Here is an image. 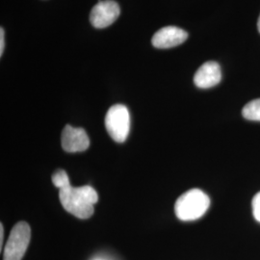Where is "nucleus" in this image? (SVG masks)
<instances>
[{
	"instance_id": "nucleus-1",
	"label": "nucleus",
	"mask_w": 260,
	"mask_h": 260,
	"mask_svg": "<svg viewBox=\"0 0 260 260\" xmlns=\"http://www.w3.org/2000/svg\"><path fill=\"white\" fill-rule=\"evenodd\" d=\"M60 202L69 213L79 219H88L93 214L99 195L92 186L67 187L59 192Z\"/></svg>"
},
{
	"instance_id": "nucleus-2",
	"label": "nucleus",
	"mask_w": 260,
	"mask_h": 260,
	"mask_svg": "<svg viewBox=\"0 0 260 260\" xmlns=\"http://www.w3.org/2000/svg\"><path fill=\"white\" fill-rule=\"evenodd\" d=\"M210 205V199L200 189H191L177 199L175 212L181 221H195L205 215Z\"/></svg>"
},
{
	"instance_id": "nucleus-3",
	"label": "nucleus",
	"mask_w": 260,
	"mask_h": 260,
	"mask_svg": "<svg viewBox=\"0 0 260 260\" xmlns=\"http://www.w3.org/2000/svg\"><path fill=\"white\" fill-rule=\"evenodd\" d=\"M105 126L110 137L117 143H123L130 129V115L127 107L116 104L109 108L105 117Z\"/></svg>"
},
{
	"instance_id": "nucleus-4",
	"label": "nucleus",
	"mask_w": 260,
	"mask_h": 260,
	"mask_svg": "<svg viewBox=\"0 0 260 260\" xmlns=\"http://www.w3.org/2000/svg\"><path fill=\"white\" fill-rule=\"evenodd\" d=\"M31 238V230L27 223H16L10 233L8 241L4 248L3 260H21Z\"/></svg>"
},
{
	"instance_id": "nucleus-5",
	"label": "nucleus",
	"mask_w": 260,
	"mask_h": 260,
	"mask_svg": "<svg viewBox=\"0 0 260 260\" xmlns=\"http://www.w3.org/2000/svg\"><path fill=\"white\" fill-rule=\"evenodd\" d=\"M120 13L121 9L117 2L113 0H100L91 11L90 20L93 27H108L119 18Z\"/></svg>"
},
{
	"instance_id": "nucleus-6",
	"label": "nucleus",
	"mask_w": 260,
	"mask_h": 260,
	"mask_svg": "<svg viewBox=\"0 0 260 260\" xmlns=\"http://www.w3.org/2000/svg\"><path fill=\"white\" fill-rule=\"evenodd\" d=\"M62 147L67 152H81L89 148L90 139L83 128L66 125L62 132Z\"/></svg>"
},
{
	"instance_id": "nucleus-7",
	"label": "nucleus",
	"mask_w": 260,
	"mask_h": 260,
	"mask_svg": "<svg viewBox=\"0 0 260 260\" xmlns=\"http://www.w3.org/2000/svg\"><path fill=\"white\" fill-rule=\"evenodd\" d=\"M188 33L181 28L166 26L159 29L151 39L152 46L156 48H171L184 43Z\"/></svg>"
},
{
	"instance_id": "nucleus-8",
	"label": "nucleus",
	"mask_w": 260,
	"mask_h": 260,
	"mask_svg": "<svg viewBox=\"0 0 260 260\" xmlns=\"http://www.w3.org/2000/svg\"><path fill=\"white\" fill-rule=\"evenodd\" d=\"M222 79L221 67L214 62H206L197 71L194 76V83L198 88L208 89L220 83Z\"/></svg>"
},
{
	"instance_id": "nucleus-9",
	"label": "nucleus",
	"mask_w": 260,
	"mask_h": 260,
	"mask_svg": "<svg viewBox=\"0 0 260 260\" xmlns=\"http://www.w3.org/2000/svg\"><path fill=\"white\" fill-rule=\"evenodd\" d=\"M242 115L249 121H260V99L247 103L242 110Z\"/></svg>"
},
{
	"instance_id": "nucleus-10",
	"label": "nucleus",
	"mask_w": 260,
	"mask_h": 260,
	"mask_svg": "<svg viewBox=\"0 0 260 260\" xmlns=\"http://www.w3.org/2000/svg\"><path fill=\"white\" fill-rule=\"evenodd\" d=\"M52 182L55 187L61 189H64L67 187H70L71 182L69 177L64 170H57L55 173L52 175Z\"/></svg>"
},
{
	"instance_id": "nucleus-11",
	"label": "nucleus",
	"mask_w": 260,
	"mask_h": 260,
	"mask_svg": "<svg viewBox=\"0 0 260 260\" xmlns=\"http://www.w3.org/2000/svg\"><path fill=\"white\" fill-rule=\"evenodd\" d=\"M252 213L254 219L260 223V192L253 197L252 200Z\"/></svg>"
},
{
	"instance_id": "nucleus-12",
	"label": "nucleus",
	"mask_w": 260,
	"mask_h": 260,
	"mask_svg": "<svg viewBox=\"0 0 260 260\" xmlns=\"http://www.w3.org/2000/svg\"><path fill=\"white\" fill-rule=\"evenodd\" d=\"M4 50V30L3 28L0 29V56L3 54Z\"/></svg>"
},
{
	"instance_id": "nucleus-13",
	"label": "nucleus",
	"mask_w": 260,
	"mask_h": 260,
	"mask_svg": "<svg viewBox=\"0 0 260 260\" xmlns=\"http://www.w3.org/2000/svg\"><path fill=\"white\" fill-rule=\"evenodd\" d=\"M3 235H4L3 224L0 223V248H1V249H2V246H3Z\"/></svg>"
},
{
	"instance_id": "nucleus-14",
	"label": "nucleus",
	"mask_w": 260,
	"mask_h": 260,
	"mask_svg": "<svg viewBox=\"0 0 260 260\" xmlns=\"http://www.w3.org/2000/svg\"><path fill=\"white\" fill-rule=\"evenodd\" d=\"M257 27H258V31H259L260 33V16L259 18H258V22H257Z\"/></svg>"
}]
</instances>
